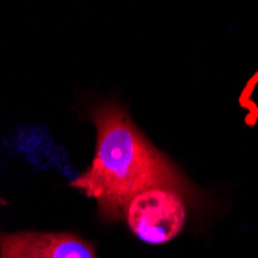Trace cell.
Here are the masks:
<instances>
[{"instance_id":"1","label":"cell","mask_w":258,"mask_h":258,"mask_svg":"<svg viewBox=\"0 0 258 258\" xmlns=\"http://www.w3.org/2000/svg\"><path fill=\"white\" fill-rule=\"evenodd\" d=\"M88 119L98 135L95 158L70 185L96 200L102 220L119 221L128 201L152 187H169L194 197L189 181L139 130L125 107L113 101L98 104L88 111Z\"/></svg>"},{"instance_id":"2","label":"cell","mask_w":258,"mask_h":258,"mask_svg":"<svg viewBox=\"0 0 258 258\" xmlns=\"http://www.w3.org/2000/svg\"><path fill=\"white\" fill-rule=\"evenodd\" d=\"M185 195L169 187H152L136 194L124 218L133 235L147 244H166L182 232L187 221Z\"/></svg>"},{"instance_id":"3","label":"cell","mask_w":258,"mask_h":258,"mask_svg":"<svg viewBox=\"0 0 258 258\" xmlns=\"http://www.w3.org/2000/svg\"><path fill=\"white\" fill-rule=\"evenodd\" d=\"M0 258H99L96 244L76 232L0 233Z\"/></svg>"}]
</instances>
